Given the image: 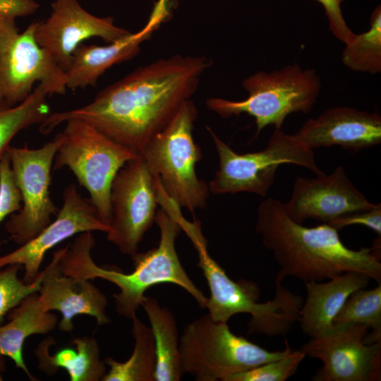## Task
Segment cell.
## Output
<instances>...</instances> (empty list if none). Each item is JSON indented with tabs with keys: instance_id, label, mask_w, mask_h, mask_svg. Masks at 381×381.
<instances>
[{
	"instance_id": "cell-1",
	"label": "cell",
	"mask_w": 381,
	"mask_h": 381,
	"mask_svg": "<svg viewBox=\"0 0 381 381\" xmlns=\"http://www.w3.org/2000/svg\"><path fill=\"white\" fill-rule=\"evenodd\" d=\"M210 66L204 56L161 59L102 89L81 107L51 113L39 130L47 135L67 120L80 119L139 155L190 99Z\"/></svg>"
},
{
	"instance_id": "cell-2",
	"label": "cell",
	"mask_w": 381,
	"mask_h": 381,
	"mask_svg": "<svg viewBox=\"0 0 381 381\" xmlns=\"http://www.w3.org/2000/svg\"><path fill=\"white\" fill-rule=\"evenodd\" d=\"M255 229L279 266L277 277L321 282L357 272L381 284L379 243L371 248L351 249L334 227L326 223L310 228L298 224L287 215L283 203L272 198L258 206Z\"/></svg>"
},
{
	"instance_id": "cell-3",
	"label": "cell",
	"mask_w": 381,
	"mask_h": 381,
	"mask_svg": "<svg viewBox=\"0 0 381 381\" xmlns=\"http://www.w3.org/2000/svg\"><path fill=\"white\" fill-rule=\"evenodd\" d=\"M155 222L160 238L157 247L131 256L134 270L130 273L97 265L91 255L95 238L91 231L78 234L73 242L60 248L59 267L67 276L80 279L101 278L115 284L116 312L132 320L141 306L145 291L151 286L171 283L181 286L205 308L207 298L189 278L178 257L175 241L182 228L173 214L162 207L157 211Z\"/></svg>"
},
{
	"instance_id": "cell-4",
	"label": "cell",
	"mask_w": 381,
	"mask_h": 381,
	"mask_svg": "<svg viewBox=\"0 0 381 381\" xmlns=\"http://www.w3.org/2000/svg\"><path fill=\"white\" fill-rule=\"evenodd\" d=\"M198 253V266L202 270L210 288V296L205 308L211 319L227 321L234 315L250 313L248 334L270 337L285 336L298 321L303 298L282 285L275 278V295L272 300L259 303L260 290L255 282L240 279L235 282L209 255L207 242L195 246Z\"/></svg>"
},
{
	"instance_id": "cell-5",
	"label": "cell",
	"mask_w": 381,
	"mask_h": 381,
	"mask_svg": "<svg viewBox=\"0 0 381 381\" xmlns=\"http://www.w3.org/2000/svg\"><path fill=\"white\" fill-rule=\"evenodd\" d=\"M198 110L190 99L169 123L153 136L139 154L167 197L193 214L207 207L208 185L200 179L195 166L202 158L193 137Z\"/></svg>"
},
{
	"instance_id": "cell-6",
	"label": "cell",
	"mask_w": 381,
	"mask_h": 381,
	"mask_svg": "<svg viewBox=\"0 0 381 381\" xmlns=\"http://www.w3.org/2000/svg\"><path fill=\"white\" fill-rule=\"evenodd\" d=\"M248 96L241 101L212 97L207 107L222 118L247 114L255 120L256 133L269 125L282 129L291 113L310 112L320 92V77L314 69L287 65L270 73L260 71L242 82Z\"/></svg>"
},
{
	"instance_id": "cell-7",
	"label": "cell",
	"mask_w": 381,
	"mask_h": 381,
	"mask_svg": "<svg viewBox=\"0 0 381 381\" xmlns=\"http://www.w3.org/2000/svg\"><path fill=\"white\" fill-rule=\"evenodd\" d=\"M183 373L198 381H225L241 373L284 357L292 349L285 341L282 351H270L234 334L227 322L208 314L189 322L179 338Z\"/></svg>"
},
{
	"instance_id": "cell-8",
	"label": "cell",
	"mask_w": 381,
	"mask_h": 381,
	"mask_svg": "<svg viewBox=\"0 0 381 381\" xmlns=\"http://www.w3.org/2000/svg\"><path fill=\"white\" fill-rule=\"evenodd\" d=\"M65 123L53 169L68 167L88 191L101 219L109 226L113 180L119 169L138 155L84 121L69 119Z\"/></svg>"
},
{
	"instance_id": "cell-9",
	"label": "cell",
	"mask_w": 381,
	"mask_h": 381,
	"mask_svg": "<svg viewBox=\"0 0 381 381\" xmlns=\"http://www.w3.org/2000/svg\"><path fill=\"white\" fill-rule=\"evenodd\" d=\"M219 159V167L208 185L216 195L248 192L265 197L278 167L291 164L306 168L316 176L325 174L316 164L312 149L295 135L275 128L267 147L260 151L238 154L223 142L210 128Z\"/></svg>"
},
{
	"instance_id": "cell-10",
	"label": "cell",
	"mask_w": 381,
	"mask_h": 381,
	"mask_svg": "<svg viewBox=\"0 0 381 381\" xmlns=\"http://www.w3.org/2000/svg\"><path fill=\"white\" fill-rule=\"evenodd\" d=\"M35 27L32 23L21 32L16 24L0 27V107L23 102L37 83L49 96L66 92V72L38 44Z\"/></svg>"
},
{
	"instance_id": "cell-11",
	"label": "cell",
	"mask_w": 381,
	"mask_h": 381,
	"mask_svg": "<svg viewBox=\"0 0 381 381\" xmlns=\"http://www.w3.org/2000/svg\"><path fill=\"white\" fill-rule=\"evenodd\" d=\"M62 133L37 149L8 146L13 175L22 198L19 211L9 217L6 229L11 238L23 245L35 238L52 221L59 210L51 199V171Z\"/></svg>"
},
{
	"instance_id": "cell-12",
	"label": "cell",
	"mask_w": 381,
	"mask_h": 381,
	"mask_svg": "<svg viewBox=\"0 0 381 381\" xmlns=\"http://www.w3.org/2000/svg\"><path fill=\"white\" fill-rule=\"evenodd\" d=\"M111 220L107 240L131 257L155 222L158 192L154 176L142 156L128 162L116 174L111 188Z\"/></svg>"
},
{
	"instance_id": "cell-13",
	"label": "cell",
	"mask_w": 381,
	"mask_h": 381,
	"mask_svg": "<svg viewBox=\"0 0 381 381\" xmlns=\"http://www.w3.org/2000/svg\"><path fill=\"white\" fill-rule=\"evenodd\" d=\"M311 338L300 350L323 365L314 381H378L381 380V342L365 344L368 327L347 325Z\"/></svg>"
},
{
	"instance_id": "cell-14",
	"label": "cell",
	"mask_w": 381,
	"mask_h": 381,
	"mask_svg": "<svg viewBox=\"0 0 381 381\" xmlns=\"http://www.w3.org/2000/svg\"><path fill=\"white\" fill-rule=\"evenodd\" d=\"M131 32L114 24L111 17H97L85 10L78 0H55L44 21L35 22V37L66 72L73 54L85 40L100 37L114 42Z\"/></svg>"
},
{
	"instance_id": "cell-15",
	"label": "cell",
	"mask_w": 381,
	"mask_h": 381,
	"mask_svg": "<svg viewBox=\"0 0 381 381\" xmlns=\"http://www.w3.org/2000/svg\"><path fill=\"white\" fill-rule=\"evenodd\" d=\"M109 226L101 219L90 199L83 198L71 183L63 193V204L56 219L35 238L15 250L0 256V270L9 265L24 267L23 280L32 282L39 274L46 253L66 239L87 231L107 232Z\"/></svg>"
},
{
	"instance_id": "cell-16",
	"label": "cell",
	"mask_w": 381,
	"mask_h": 381,
	"mask_svg": "<svg viewBox=\"0 0 381 381\" xmlns=\"http://www.w3.org/2000/svg\"><path fill=\"white\" fill-rule=\"evenodd\" d=\"M375 205L354 186L341 166L329 175L296 177L290 200L283 203L287 215L298 224L308 219L327 224Z\"/></svg>"
},
{
	"instance_id": "cell-17",
	"label": "cell",
	"mask_w": 381,
	"mask_h": 381,
	"mask_svg": "<svg viewBox=\"0 0 381 381\" xmlns=\"http://www.w3.org/2000/svg\"><path fill=\"white\" fill-rule=\"evenodd\" d=\"M59 249L44 270V276L37 295L46 311L56 310L62 318L59 327L64 332L73 329V319L78 315H87L99 325L110 322L107 314L106 295L89 279H76L64 274L59 267Z\"/></svg>"
},
{
	"instance_id": "cell-18",
	"label": "cell",
	"mask_w": 381,
	"mask_h": 381,
	"mask_svg": "<svg viewBox=\"0 0 381 381\" xmlns=\"http://www.w3.org/2000/svg\"><path fill=\"white\" fill-rule=\"evenodd\" d=\"M294 135L312 150L338 145L358 151L381 143V116L377 113L336 107L306 121Z\"/></svg>"
},
{
	"instance_id": "cell-19",
	"label": "cell",
	"mask_w": 381,
	"mask_h": 381,
	"mask_svg": "<svg viewBox=\"0 0 381 381\" xmlns=\"http://www.w3.org/2000/svg\"><path fill=\"white\" fill-rule=\"evenodd\" d=\"M165 0H160L147 24L139 31L105 46L80 44L73 54L66 71L67 89L73 91L95 86L100 76L114 65L135 56L168 15Z\"/></svg>"
},
{
	"instance_id": "cell-20",
	"label": "cell",
	"mask_w": 381,
	"mask_h": 381,
	"mask_svg": "<svg viewBox=\"0 0 381 381\" xmlns=\"http://www.w3.org/2000/svg\"><path fill=\"white\" fill-rule=\"evenodd\" d=\"M370 279L365 274L347 272L327 282H304L307 296L298 319L303 333L313 338L332 332L333 320L346 299L354 291L365 288Z\"/></svg>"
},
{
	"instance_id": "cell-21",
	"label": "cell",
	"mask_w": 381,
	"mask_h": 381,
	"mask_svg": "<svg viewBox=\"0 0 381 381\" xmlns=\"http://www.w3.org/2000/svg\"><path fill=\"white\" fill-rule=\"evenodd\" d=\"M7 315L10 321L0 326V354L9 357L16 368L23 370L31 380H36L24 361L23 344L31 335L52 331L58 318L54 313L44 309L37 292L25 297Z\"/></svg>"
},
{
	"instance_id": "cell-22",
	"label": "cell",
	"mask_w": 381,
	"mask_h": 381,
	"mask_svg": "<svg viewBox=\"0 0 381 381\" xmlns=\"http://www.w3.org/2000/svg\"><path fill=\"white\" fill-rule=\"evenodd\" d=\"M54 340L47 338L36 349L39 368L52 375L59 368L66 370L71 381L102 380L106 373V364L100 358V350L93 337L74 338L72 344L75 349L64 348L50 355L49 349Z\"/></svg>"
},
{
	"instance_id": "cell-23",
	"label": "cell",
	"mask_w": 381,
	"mask_h": 381,
	"mask_svg": "<svg viewBox=\"0 0 381 381\" xmlns=\"http://www.w3.org/2000/svg\"><path fill=\"white\" fill-rule=\"evenodd\" d=\"M150 320L155 340V381H179L184 373L179 351V337L173 313L152 297L145 296L141 304Z\"/></svg>"
},
{
	"instance_id": "cell-24",
	"label": "cell",
	"mask_w": 381,
	"mask_h": 381,
	"mask_svg": "<svg viewBox=\"0 0 381 381\" xmlns=\"http://www.w3.org/2000/svg\"><path fill=\"white\" fill-rule=\"evenodd\" d=\"M134 348L130 358L123 362L110 357L104 361L109 369L102 381H155L156 352L150 327L136 316L132 319Z\"/></svg>"
},
{
	"instance_id": "cell-25",
	"label": "cell",
	"mask_w": 381,
	"mask_h": 381,
	"mask_svg": "<svg viewBox=\"0 0 381 381\" xmlns=\"http://www.w3.org/2000/svg\"><path fill=\"white\" fill-rule=\"evenodd\" d=\"M334 328L365 325L371 328L363 337L365 344L381 342V284L372 289H360L352 293L333 320Z\"/></svg>"
},
{
	"instance_id": "cell-26",
	"label": "cell",
	"mask_w": 381,
	"mask_h": 381,
	"mask_svg": "<svg viewBox=\"0 0 381 381\" xmlns=\"http://www.w3.org/2000/svg\"><path fill=\"white\" fill-rule=\"evenodd\" d=\"M49 96L46 88L37 84L21 103L10 108L0 107V157L18 132L40 124L51 114Z\"/></svg>"
},
{
	"instance_id": "cell-27",
	"label": "cell",
	"mask_w": 381,
	"mask_h": 381,
	"mask_svg": "<svg viewBox=\"0 0 381 381\" xmlns=\"http://www.w3.org/2000/svg\"><path fill=\"white\" fill-rule=\"evenodd\" d=\"M341 60L349 69L377 74L381 71V7L373 11L368 31L345 44Z\"/></svg>"
},
{
	"instance_id": "cell-28",
	"label": "cell",
	"mask_w": 381,
	"mask_h": 381,
	"mask_svg": "<svg viewBox=\"0 0 381 381\" xmlns=\"http://www.w3.org/2000/svg\"><path fill=\"white\" fill-rule=\"evenodd\" d=\"M21 265H9L0 270V323L14 307L28 296L39 291L44 270L30 283L18 277Z\"/></svg>"
},
{
	"instance_id": "cell-29",
	"label": "cell",
	"mask_w": 381,
	"mask_h": 381,
	"mask_svg": "<svg viewBox=\"0 0 381 381\" xmlns=\"http://www.w3.org/2000/svg\"><path fill=\"white\" fill-rule=\"evenodd\" d=\"M306 356L300 349L292 350L281 358L230 375L225 381H284L296 373Z\"/></svg>"
},
{
	"instance_id": "cell-30",
	"label": "cell",
	"mask_w": 381,
	"mask_h": 381,
	"mask_svg": "<svg viewBox=\"0 0 381 381\" xmlns=\"http://www.w3.org/2000/svg\"><path fill=\"white\" fill-rule=\"evenodd\" d=\"M22 207V198L15 181L8 155L0 157V224Z\"/></svg>"
},
{
	"instance_id": "cell-31",
	"label": "cell",
	"mask_w": 381,
	"mask_h": 381,
	"mask_svg": "<svg viewBox=\"0 0 381 381\" xmlns=\"http://www.w3.org/2000/svg\"><path fill=\"white\" fill-rule=\"evenodd\" d=\"M337 230L351 225H363L381 236V204H375L372 209L356 212L327 223Z\"/></svg>"
},
{
	"instance_id": "cell-32",
	"label": "cell",
	"mask_w": 381,
	"mask_h": 381,
	"mask_svg": "<svg viewBox=\"0 0 381 381\" xmlns=\"http://www.w3.org/2000/svg\"><path fill=\"white\" fill-rule=\"evenodd\" d=\"M320 3L325 11L332 33L344 44L351 42L355 33L349 28L341 10L344 0H316Z\"/></svg>"
},
{
	"instance_id": "cell-33",
	"label": "cell",
	"mask_w": 381,
	"mask_h": 381,
	"mask_svg": "<svg viewBox=\"0 0 381 381\" xmlns=\"http://www.w3.org/2000/svg\"><path fill=\"white\" fill-rule=\"evenodd\" d=\"M39 7L35 0H0V22H16V18L32 15Z\"/></svg>"
},
{
	"instance_id": "cell-34",
	"label": "cell",
	"mask_w": 381,
	"mask_h": 381,
	"mask_svg": "<svg viewBox=\"0 0 381 381\" xmlns=\"http://www.w3.org/2000/svg\"><path fill=\"white\" fill-rule=\"evenodd\" d=\"M5 361L4 356L0 354V381L3 380L2 373L5 370Z\"/></svg>"
}]
</instances>
